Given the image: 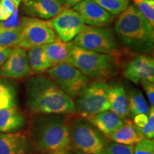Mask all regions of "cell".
Masks as SVG:
<instances>
[{
	"label": "cell",
	"instance_id": "25",
	"mask_svg": "<svg viewBox=\"0 0 154 154\" xmlns=\"http://www.w3.org/2000/svg\"><path fill=\"white\" fill-rule=\"evenodd\" d=\"M134 7L143 14L149 24L154 26V0H132Z\"/></svg>",
	"mask_w": 154,
	"mask_h": 154
},
{
	"label": "cell",
	"instance_id": "1",
	"mask_svg": "<svg viewBox=\"0 0 154 154\" xmlns=\"http://www.w3.org/2000/svg\"><path fill=\"white\" fill-rule=\"evenodd\" d=\"M26 105L34 114L75 113L74 101L49 76L38 74L26 81Z\"/></svg>",
	"mask_w": 154,
	"mask_h": 154
},
{
	"label": "cell",
	"instance_id": "14",
	"mask_svg": "<svg viewBox=\"0 0 154 154\" xmlns=\"http://www.w3.org/2000/svg\"><path fill=\"white\" fill-rule=\"evenodd\" d=\"M61 0H22V9L29 16L39 19H51L64 9Z\"/></svg>",
	"mask_w": 154,
	"mask_h": 154
},
{
	"label": "cell",
	"instance_id": "10",
	"mask_svg": "<svg viewBox=\"0 0 154 154\" xmlns=\"http://www.w3.org/2000/svg\"><path fill=\"white\" fill-rule=\"evenodd\" d=\"M61 41L74 39L86 26L80 15L73 9L64 8L57 16L47 22Z\"/></svg>",
	"mask_w": 154,
	"mask_h": 154
},
{
	"label": "cell",
	"instance_id": "23",
	"mask_svg": "<svg viewBox=\"0 0 154 154\" xmlns=\"http://www.w3.org/2000/svg\"><path fill=\"white\" fill-rule=\"evenodd\" d=\"M17 92L14 83L0 79V109L17 106Z\"/></svg>",
	"mask_w": 154,
	"mask_h": 154
},
{
	"label": "cell",
	"instance_id": "13",
	"mask_svg": "<svg viewBox=\"0 0 154 154\" xmlns=\"http://www.w3.org/2000/svg\"><path fill=\"white\" fill-rule=\"evenodd\" d=\"M73 9L80 15L84 24L90 26H106L113 19V15L93 0H84L75 5Z\"/></svg>",
	"mask_w": 154,
	"mask_h": 154
},
{
	"label": "cell",
	"instance_id": "4",
	"mask_svg": "<svg viewBox=\"0 0 154 154\" xmlns=\"http://www.w3.org/2000/svg\"><path fill=\"white\" fill-rule=\"evenodd\" d=\"M69 63L93 79H102L111 76L116 68L115 57L77 47L72 43Z\"/></svg>",
	"mask_w": 154,
	"mask_h": 154
},
{
	"label": "cell",
	"instance_id": "31",
	"mask_svg": "<svg viewBox=\"0 0 154 154\" xmlns=\"http://www.w3.org/2000/svg\"><path fill=\"white\" fill-rule=\"evenodd\" d=\"M143 87L144 91L146 92L150 104L152 107L154 106V84L147 80H142L140 82Z\"/></svg>",
	"mask_w": 154,
	"mask_h": 154
},
{
	"label": "cell",
	"instance_id": "36",
	"mask_svg": "<svg viewBox=\"0 0 154 154\" xmlns=\"http://www.w3.org/2000/svg\"><path fill=\"white\" fill-rule=\"evenodd\" d=\"M61 1L63 5H66L67 7H74L77 4L84 1V0H61Z\"/></svg>",
	"mask_w": 154,
	"mask_h": 154
},
{
	"label": "cell",
	"instance_id": "33",
	"mask_svg": "<svg viewBox=\"0 0 154 154\" xmlns=\"http://www.w3.org/2000/svg\"><path fill=\"white\" fill-rule=\"evenodd\" d=\"M11 51V48L0 46V67L5 62Z\"/></svg>",
	"mask_w": 154,
	"mask_h": 154
},
{
	"label": "cell",
	"instance_id": "18",
	"mask_svg": "<svg viewBox=\"0 0 154 154\" xmlns=\"http://www.w3.org/2000/svg\"><path fill=\"white\" fill-rule=\"evenodd\" d=\"M106 137L122 126L123 119L111 111H103L86 119Z\"/></svg>",
	"mask_w": 154,
	"mask_h": 154
},
{
	"label": "cell",
	"instance_id": "29",
	"mask_svg": "<svg viewBox=\"0 0 154 154\" xmlns=\"http://www.w3.org/2000/svg\"><path fill=\"white\" fill-rule=\"evenodd\" d=\"M140 131L143 134L145 138L153 139L154 137V108L151 106L148 114V120Z\"/></svg>",
	"mask_w": 154,
	"mask_h": 154
},
{
	"label": "cell",
	"instance_id": "34",
	"mask_svg": "<svg viewBox=\"0 0 154 154\" xmlns=\"http://www.w3.org/2000/svg\"><path fill=\"white\" fill-rule=\"evenodd\" d=\"M0 5L3 6L5 8L7 9V11L11 14H12V13L14 11L15 9H17L15 7L14 4L11 0H0Z\"/></svg>",
	"mask_w": 154,
	"mask_h": 154
},
{
	"label": "cell",
	"instance_id": "21",
	"mask_svg": "<svg viewBox=\"0 0 154 154\" xmlns=\"http://www.w3.org/2000/svg\"><path fill=\"white\" fill-rule=\"evenodd\" d=\"M27 57L31 72L34 74H43L52 67L42 46L29 49Z\"/></svg>",
	"mask_w": 154,
	"mask_h": 154
},
{
	"label": "cell",
	"instance_id": "7",
	"mask_svg": "<svg viewBox=\"0 0 154 154\" xmlns=\"http://www.w3.org/2000/svg\"><path fill=\"white\" fill-rule=\"evenodd\" d=\"M72 44L90 51L113 57L119 54L116 38L113 32L103 26H86L75 36Z\"/></svg>",
	"mask_w": 154,
	"mask_h": 154
},
{
	"label": "cell",
	"instance_id": "22",
	"mask_svg": "<svg viewBox=\"0 0 154 154\" xmlns=\"http://www.w3.org/2000/svg\"><path fill=\"white\" fill-rule=\"evenodd\" d=\"M126 92L131 117L133 118L138 114H149L150 108L140 90L136 88H131Z\"/></svg>",
	"mask_w": 154,
	"mask_h": 154
},
{
	"label": "cell",
	"instance_id": "12",
	"mask_svg": "<svg viewBox=\"0 0 154 154\" xmlns=\"http://www.w3.org/2000/svg\"><path fill=\"white\" fill-rule=\"evenodd\" d=\"M123 74L125 78L136 84H140L142 80H147L153 83V59L145 54L134 57L125 65Z\"/></svg>",
	"mask_w": 154,
	"mask_h": 154
},
{
	"label": "cell",
	"instance_id": "16",
	"mask_svg": "<svg viewBox=\"0 0 154 154\" xmlns=\"http://www.w3.org/2000/svg\"><path fill=\"white\" fill-rule=\"evenodd\" d=\"M108 99L109 110L123 120L128 119L130 116L128 99L126 89L121 83L115 82L108 84Z\"/></svg>",
	"mask_w": 154,
	"mask_h": 154
},
{
	"label": "cell",
	"instance_id": "35",
	"mask_svg": "<svg viewBox=\"0 0 154 154\" xmlns=\"http://www.w3.org/2000/svg\"><path fill=\"white\" fill-rule=\"evenodd\" d=\"M11 14L7 11V9L5 8L3 6L0 5V22L7 20L11 16Z\"/></svg>",
	"mask_w": 154,
	"mask_h": 154
},
{
	"label": "cell",
	"instance_id": "3",
	"mask_svg": "<svg viewBox=\"0 0 154 154\" xmlns=\"http://www.w3.org/2000/svg\"><path fill=\"white\" fill-rule=\"evenodd\" d=\"M153 28L134 6L130 5L119 14L115 32L121 44L130 51L151 54L153 47Z\"/></svg>",
	"mask_w": 154,
	"mask_h": 154
},
{
	"label": "cell",
	"instance_id": "30",
	"mask_svg": "<svg viewBox=\"0 0 154 154\" xmlns=\"http://www.w3.org/2000/svg\"><path fill=\"white\" fill-rule=\"evenodd\" d=\"M20 19L18 16V9H15L14 12L7 20L0 22V30H12L19 27Z\"/></svg>",
	"mask_w": 154,
	"mask_h": 154
},
{
	"label": "cell",
	"instance_id": "11",
	"mask_svg": "<svg viewBox=\"0 0 154 154\" xmlns=\"http://www.w3.org/2000/svg\"><path fill=\"white\" fill-rule=\"evenodd\" d=\"M31 74L27 53L19 47L11 49L9 57L0 67V77L19 79L28 77Z\"/></svg>",
	"mask_w": 154,
	"mask_h": 154
},
{
	"label": "cell",
	"instance_id": "28",
	"mask_svg": "<svg viewBox=\"0 0 154 154\" xmlns=\"http://www.w3.org/2000/svg\"><path fill=\"white\" fill-rule=\"evenodd\" d=\"M134 154H154L153 140L143 138L135 144Z\"/></svg>",
	"mask_w": 154,
	"mask_h": 154
},
{
	"label": "cell",
	"instance_id": "2",
	"mask_svg": "<svg viewBox=\"0 0 154 154\" xmlns=\"http://www.w3.org/2000/svg\"><path fill=\"white\" fill-rule=\"evenodd\" d=\"M43 115L32 124V145L42 154H69L72 149L66 119L59 114Z\"/></svg>",
	"mask_w": 154,
	"mask_h": 154
},
{
	"label": "cell",
	"instance_id": "24",
	"mask_svg": "<svg viewBox=\"0 0 154 154\" xmlns=\"http://www.w3.org/2000/svg\"><path fill=\"white\" fill-rule=\"evenodd\" d=\"M111 15H119L128 6L129 0H93Z\"/></svg>",
	"mask_w": 154,
	"mask_h": 154
},
{
	"label": "cell",
	"instance_id": "27",
	"mask_svg": "<svg viewBox=\"0 0 154 154\" xmlns=\"http://www.w3.org/2000/svg\"><path fill=\"white\" fill-rule=\"evenodd\" d=\"M134 146L108 142L101 154H134Z\"/></svg>",
	"mask_w": 154,
	"mask_h": 154
},
{
	"label": "cell",
	"instance_id": "32",
	"mask_svg": "<svg viewBox=\"0 0 154 154\" xmlns=\"http://www.w3.org/2000/svg\"><path fill=\"white\" fill-rule=\"evenodd\" d=\"M134 119V124L139 129H141L145 126L148 120V115L146 114H138L133 117Z\"/></svg>",
	"mask_w": 154,
	"mask_h": 154
},
{
	"label": "cell",
	"instance_id": "19",
	"mask_svg": "<svg viewBox=\"0 0 154 154\" xmlns=\"http://www.w3.org/2000/svg\"><path fill=\"white\" fill-rule=\"evenodd\" d=\"M25 118L17 106L0 109V133L18 131L24 126Z\"/></svg>",
	"mask_w": 154,
	"mask_h": 154
},
{
	"label": "cell",
	"instance_id": "15",
	"mask_svg": "<svg viewBox=\"0 0 154 154\" xmlns=\"http://www.w3.org/2000/svg\"><path fill=\"white\" fill-rule=\"evenodd\" d=\"M32 140L22 132L0 133V154H30Z\"/></svg>",
	"mask_w": 154,
	"mask_h": 154
},
{
	"label": "cell",
	"instance_id": "5",
	"mask_svg": "<svg viewBox=\"0 0 154 154\" xmlns=\"http://www.w3.org/2000/svg\"><path fill=\"white\" fill-rule=\"evenodd\" d=\"M72 150L82 154H101L108 143L107 137L85 118L68 124Z\"/></svg>",
	"mask_w": 154,
	"mask_h": 154
},
{
	"label": "cell",
	"instance_id": "8",
	"mask_svg": "<svg viewBox=\"0 0 154 154\" xmlns=\"http://www.w3.org/2000/svg\"><path fill=\"white\" fill-rule=\"evenodd\" d=\"M58 36L47 22L34 17L20 19V34L16 47L29 49L54 42Z\"/></svg>",
	"mask_w": 154,
	"mask_h": 154
},
{
	"label": "cell",
	"instance_id": "6",
	"mask_svg": "<svg viewBox=\"0 0 154 154\" xmlns=\"http://www.w3.org/2000/svg\"><path fill=\"white\" fill-rule=\"evenodd\" d=\"M75 113L89 118L109 110L108 84L104 82H90L75 99Z\"/></svg>",
	"mask_w": 154,
	"mask_h": 154
},
{
	"label": "cell",
	"instance_id": "9",
	"mask_svg": "<svg viewBox=\"0 0 154 154\" xmlns=\"http://www.w3.org/2000/svg\"><path fill=\"white\" fill-rule=\"evenodd\" d=\"M47 73L49 78L72 99H76L90 83L88 77L68 63L53 66Z\"/></svg>",
	"mask_w": 154,
	"mask_h": 154
},
{
	"label": "cell",
	"instance_id": "17",
	"mask_svg": "<svg viewBox=\"0 0 154 154\" xmlns=\"http://www.w3.org/2000/svg\"><path fill=\"white\" fill-rule=\"evenodd\" d=\"M108 138L115 143L127 146H134L145 138L139 128L129 119L125 120L122 126L108 136Z\"/></svg>",
	"mask_w": 154,
	"mask_h": 154
},
{
	"label": "cell",
	"instance_id": "20",
	"mask_svg": "<svg viewBox=\"0 0 154 154\" xmlns=\"http://www.w3.org/2000/svg\"><path fill=\"white\" fill-rule=\"evenodd\" d=\"M42 47L52 66L60 63H69V51L72 43L64 42L58 38L54 42Z\"/></svg>",
	"mask_w": 154,
	"mask_h": 154
},
{
	"label": "cell",
	"instance_id": "37",
	"mask_svg": "<svg viewBox=\"0 0 154 154\" xmlns=\"http://www.w3.org/2000/svg\"><path fill=\"white\" fill-rule=\"evenodd\" d=\"M11 1H12V2H13V3L14 4L15 7H16L17 9H18L19 6L20 5V3L22 2V0H11Z\"/></svg>",
	"mask_w": 154,
	"mask_h": 154
},
{
	"label": "cell",
	"instance_id": "26",
	"mask_svg": "<svg viewBox=\"0 0 154 154\" xmlns=\"http://www.w3.org/2000/svg\"><path fill=\"white\" fill-rule=\"evenodd\" d=\"M20 34V24L19 27L12 30H0V46L16 47Z\"/></svg>",
	"mask_w": 154,
	"mask_h": 154
}]
</instances>
